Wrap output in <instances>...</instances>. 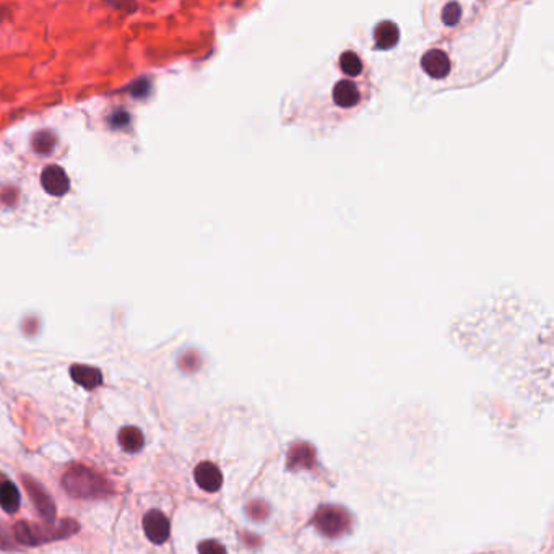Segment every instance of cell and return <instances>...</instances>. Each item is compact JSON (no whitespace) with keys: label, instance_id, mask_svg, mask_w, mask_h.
Instances as JSON below:
<instances>
[{"label":"cell","instance_id":"cell-1","mask_svg":"<svg viewBox=\"0 0 554 554\" xmlns=\"http://www.w3.org/2000/svg\"><path fill=\"white\" fill-rule=\"evenodd\" d=\"M79 532V523L75 520H60V522H47L46 525H38L30 522H18L13 525V537L20 544L26 546H38L57 539L69 538Z\"/></svg>","mask_w":554,"mask_h":554},{"label":"cell","instance_id":"cell-2","mask_svg":"<svg viewBox=\"0 0 554 554\" xmlns=\"http://www.w3.org/2000/svg\"><path fill=\"white\" fill-rule=\"evenodd\" d=\"M62 486L72 498L96 499L104 498L111 491V484L96 471L83 465H75L62 476Z\"/></svg>","mask_w":554,"mask_h":554},{"label":"cell","instance_id":"cell-3","mask_svg":"<svg viewBox=\"0 0 554 554\" xmlns=\"http://www.w3.org/2000/svg\"><path fill=\"white\" fill-rule=\"evenodd\" d=\"M363 76H346L343 75V79H340L336 81L334 86V93H332V98H334L335 108H339L345 113H348L351 109H356L358 106L364 101V91L366 86L363 85Z\"/></svg>","mask_w":554,"mask_h":554},{"label":"cell","instance_id":"cell-4","mask_svg":"<svg viewBox=\"0 0 554 554\" xmlns=\"http://www.w3.org/2000/svg\"><path fill=\"white\" fill-rule=\"evenodd\" d=\"M314 525L325 537L335 538L343 535L350 528V515L339 505H324L317 510Z\"/></svg>","mask_w":554,"mask_h":554},{"label":"cell","instance_id":"cell-5","mask_svg":"<svg viewBox=\"0 0 554 554\" xmlns=\"http://www.w3.org/2000/svg\"><path fill=\"white\" fill-rule=\"evenodd\" d=\"M421 69L432 80H446L452 75V60L439 47H427L421 56Z\"/></svg>","mask_w":554,"mask_h":554},{"label":"cell","instance_id":"cell-6","mask_svg":"<svg viewBox=\"0 0 554 554\" xmlns=\"http://www.w3.org/2000/svg\"><path fill=\"white\" fill-rule=\"evenodd\" d=\"M23 484L30 494V498L33 499V504L38 509V512L41 514V517L46 520V522H54L56 520V505L52 503L51 496L47 494V491L42 488V486L38 483L36 480H33L31 476H23Z\"/></svg>","mask_w":554,"mask_h":554},{"label":"cell","instance_id":"cell-7","mask_svg":"<svg viewBox=\"0 0 554 554\" xmlns=\"http://www.w3.org/2000/svg\"><path fill=\"white\" fill-rule=\"evenodd\" d=\"M143 530L152 543L163 544L170 538L171 525L166 515L160 510H148L143 517Z\"/></svg>","mask_w":554,"mask_h":554},{"label":"cell","instance_id":"cell-8","mask_svg":"<svg viewBox=\"0 0 554 554\" xmlns=\"http://www.w3.org/2000/svg\"><path fill=\"white\" fill-rule=\"evenodd\" d=\"M41 186L49 195L62 197L69 192L70 181L60 166H47L41 174Z\"/></svg>","mask_w":554,"mask_h":554},{"label":"cell","instance_id":"cell-9","mask_svg":"<svg viewBox=\"0 0 554 554\" xmlns=\"http://www.w3.org/2000/svg\"><path fill=\"white\" fill-rule=\"evenodd\" d=\"M194 475L197 484L206 493H216L223 484V475H221L218 466L211 462H202L197 465Z\"/></svg>","mask_w":554,"mask_h":554},{"label":"cell","instance_id":"cell-10","mask_svg":"<svg viewBox=\"0 0 554 554\" xmlns=\"http://www.w3.org/2000/svg\"><path fill=\"white\" fill-rule=\"evenodd\" d=\"M70 375L76 384L81 385L83 389H88V390L99 387L101 382H103V375H101L99 369L91 368V366H85V364L72 366Z\"/></svg>","mask_w":554,"mask_h":554},{"label":"cell","instance_id":"cell-11","mask_svg":"<svg viewBox=\"0 0 554 554\" xmlns=\"http://www.w3.org/2000/svg\"><path fill=\"white\" fill-rule=\"evenodd\" d=\"M0 507L7 514H15L20 509V493L18 488L6 476H0Z\"/></svg>","mask_w":554,"mask_h":554},{"label":"cell","instance_id":"cell-12","mask_svg":"<svg viewBox=\"0 0 554 554\" xmlns=\"http://www.w3.org/2000/svg\"><path fill=\"white\" fill-rule=\"evenodd\" d=\"M119 444L127 454H137V452L143 449L145 437H143L142 431L138 427L125 426L119 431Z\"/></svg>","mask_w":554,"mask_h":554},{"label":"cell","instance_id":"cell-13","mask_svg":"<svg viewBox=\"0 0 554 554\" xmlns=\"http://www.w3.org/2000/svg\"><path fill=\"white\" fill-rule=\"evenodd\" d=\"M400 30L393 22H382L375 26L374 40L380 49H390L398 42Z\"/></svg>","mask_w":554,"mask_h":554},{"label":"cell","instance_id":"cell-14","mask_svg":"<svg viewBox=\"0 0 554 554\" xmlns=\"http://www.w3.org/2000/svg\"><path fill=\"white\" fill-rule=\"evenodd\" d=\"M339 69L346 76H363L364 75V62L361 56L353 51H345L339 59Z\"/></svg>","mask_w":554,"mask_h":554},{"label":"cell","instance_id":"cell-15","mask_svg":"<svg viewBox=\"0 0 554 554\" xmlns=\"http://www.w3.org/2000/svg\"><path fill=\"white\" fill-rule=\"evenodd\" d=\"M288 465L291 469H300V466L309 469V466L314 465V450H312V447L304 444L293 447L290 459H288Z\"/></svg>","mask_w":554,"mask_h":554},{"label":"cell","instance_id":"cell-16","mask_svg":"<svg viewBox=\"0 0 554 554\" xmlns=\"http://www.w3.org/2000/svg\"><path fill=\"white\" fill-rule=\"evenodd\" d=\"M31 145L40 155H49L56 147V135L51 130H40L33 135Z\"/></svg>","mask_w":554,"mask_h":554},{"label":"cell","instance_id":"cell-17","mask_svg":"<svg viewBox=\"0 0 554 554\" xmlns=\"http://www.w3.org/2000/svg\"><path fill=\"white\" fill-rule=\"evenodd\" d=\"M199 553L200 554H228L226 553L225 546L215 539H205L199 544Z\"/></svg>","mask_w":554,"mask_h":554},{"label":"cell","instance_id":"cell-18","mask_svg":"<svg viewBox=\"0 0 554 554\" xmlns=\"http://www.w3.org/2000/svg\"><path fill=\"white\" fill-rule=\"evenodd\" d=\"M3 525H0V548H8L10 546V541H8V537L6 533V530L2 528Z\"/></svg>","mask_w":554,"mask_h":554}]
</instances>
